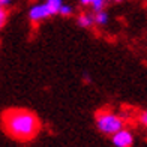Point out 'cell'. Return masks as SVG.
<instances>
[{
	"instance_id": "13",
	"label": "cell",
	"mask_w": 147,
	"mask_h": 147,
	"mask_svg": "<svg viewBox=\"0 0 147 147\" xmlns=\"http://www.w3.org/2000/svg\"><path fill=\"white\" fill-rule=\"evenodd\" d=\"M114 2H116V3H120V2H123V0H114Z\"/></svg>"
},
{
	"instance_id": "1",
	"label": "cell",
	"mask_w": 147,
	"mask_h": 147,
	"mask_svg": "<svg viewBox=\"0 0 147 147\" xmlns=\"http://www.w3.org/2000/svg\"><path fill=\"white\" fill-rule=\"evenodd\" d=\"M3 129L18 141H30L41 131V122L35 113L23 108H12L2 116Z\"/></svg>"
},
{
	"instance_id": "8",
	"label": "cell",
	"mask_w": 147,
	"mask_h": 147,
	"mask_svg": "<svg viewBox=\"0 0 147 147\" xmlns=\"http://www.w3.org/2000/svg\"><path fill=\"white\" fill-rule=\"evenodd\" d=\"M45 3L50 6L53 15H56L59 12V9H60V6L63 5V0H45Z\"/></svg>"
},
{
	"instance_id": "6",
	"label": "cell",
	"mask_w": 147,
	"mask_h": 147,
	"mask_svg": "<svg viewBox=\"0 0 147 147\" xmlns=\"http://www.w3.org/2000/svg\"><path fill=\"white\" fill-rule=\"evenodd\" d=\"M108 21H110V15H108V12H105V9L98 11L93 15V24H96V26H107Z\"/></svg>"
},
{
	"instance_id": "7",
	"label": "cell",
	"mask_w": 147,
	"mask_h": 147,
	"mask_svg": "<svg viewBox=\"0 0 147 147\" xmlns=\"http://www.w3.org/2000/svg\"><path fill=\"white\" fill-rule=\"evenodd\" d=\"M77 23L80 27H92L93 26V15L87 14V12H84V14H80L78 18H77Z\"/></svg>"
},
{
	"instance_id": "4",
	"label": "cell",
	"mask_w": 147,
	"mask_h": 147,
	"mask_svg": "<svg viewBox=\"0 0 147 147\" xmlns=\"http://www.w3.org/2000/svg\"><path fill=\"white\" fill-rule=\"evenodd\" d=\"M111 140H113V144H114L116 147H132V144H134V134L129 129L122 128L116 134H113Z\"/></svg>"
},
{
	"instance_id": "10",
	"label": "cell",
	"mask_w": 147,
	"mask_h": 147,
	"mask_svg": "<svg viewBox=\"0 0 147 147\" xmlns=\"http://www.w3.org/2000/svg\"><path fill=\"white\" fill-rule=\"evenodd\" d=\"M6 21H8V12H6V8H0V30L5 27Z\"/></svg>"
},
{
	"instance_id": "12",
	"label": "cell",
	"mask_w": 147,
	"mask_h": 147,
	"mask_svg": "<svg viewBox=\"0 0 147 147\" xmlns=\"http://www.w3.org/2000/svg\"><path fill=\"white\" fill-rule=\"evenodd\" d=\"M12 3V0H0V8H8Z\"/></svg>"
},
{
	"instance_id": "5",
	"label": "cell",
	"mask_w": 147,
	"mask_h": 147,
	"mask_svg": "<svg viewBox=\"0 0 147 147\" xmlns=\"http://www.w3.org/2000/svg\"><path fill=\"white\" fill-rule=\"evenodd\" d=\"M80 3L86 8H90L93 12L102 11L107 5V0H80Z\"/></svg>"
},
{
	"instance_id": "11",
	"label": "cell",
	"mask_w": 147,
	"mask_h": 147,
	"mask_svg": "<svg viewBox=\"0 0 147 147\" xmlns=\"http://www.w3.org/2000/svg\"><path fill=\"white\" fill-rule=\"evenodd\" d=\"M140 123H141L144 128H147V111H143L140 114Z\"/></svg>"
},
{
	"instance_id": "9",
	"label": "cell",
	"mask_w": 147,
	"mask_h": 147,
	"mask_svg": "<svg viewBox=\"0 0 147 147\" xmlns=\"http://www.w3.org/2000/svg\"><path fill=\"white\" fill-rule=\"evenodd\" d=\"M57 14L63 15V17H69V15L74 14V8H72L71 5H68V3H65V2H63V5L60 6V9H59Z\"/></svg>"
},
{
	"instance_id": "3",
	"label": "cell",
	"mask_w": 147,
	"mask_h": 147,
	"mask_svg": "<svg viewBox=\"0 0 147 147\" xmlns=\"http://www.w3.org/2000/svg\"><path fill=\"white\" fill-rule=\"evenodd\" d=\"M53 17V12L50 9V6L44 3H38V5H33L32 8L29 9V20L32 23H41L44 20Z\"/></svg>"
},
{
	"instance_id": "2",
	"label": "cell",
	"mask_w": 147,
	"mask_h": 147,
	"mask_svg": "<svg viewBox=\"0 0 147 147\" xmlns=\"http://www.w3.org/2000/svg\"><path fill=\"white\" fill-rule=\"evenodd\" d=\"M96 128L104 135H113L122 128H125V120L122 116L113 111H99L96 114Z\"/></svg>"
}]
</instances>
